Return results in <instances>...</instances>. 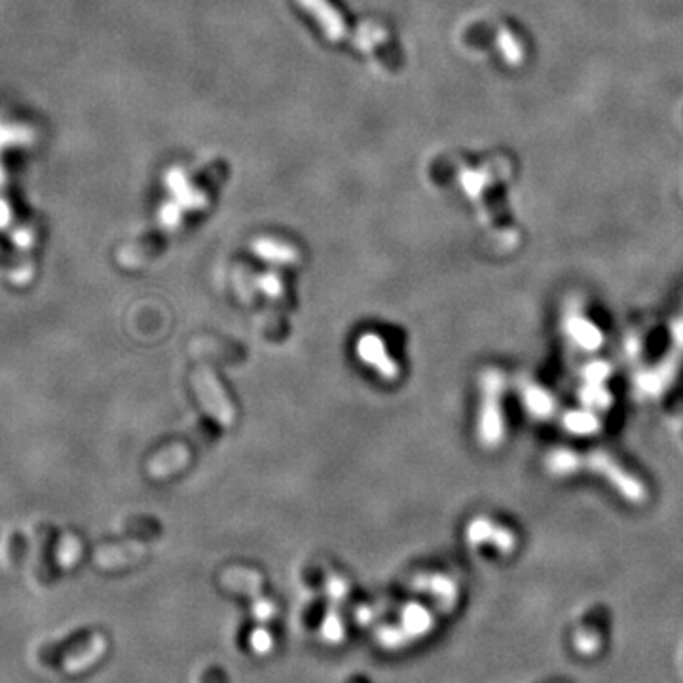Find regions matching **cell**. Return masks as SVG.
Returning <instances> with one entry per match:
<instances>
[{
	"mask_svg": "<svg viewBox=\"0 0 683 683\" xmlns=\"http://www.w3.org/2000/svg\"><path fill=\"white\" fill-rule=\"evenodd\" d=\"M357 353H359L361 359L367 361L369 367L376 369L384 378H388V380L397 378V374H399L397 363H393L391 357L388 355L384 342L376 338L374 334H365L363 338L359 340Z\"/></svg>",
	"mask_w": 683,
	"mask_h": 683,
	"instance_id": "3",
	"label": "cell"
},
{
	"mask_svg": "<svg viewBox=\"0 0 683 683\" xmlns=\"http://www.w3.org/2000/svg\"><path fill=\"white\" fill-rule=\"evenodd\" d=\"M547 467L558 476H568L575 473H591L608 480L611 488L629 499L630 504H641L648 497L646 485L630 469L620 464L613 454L606 450H568L560 448L549 454Z\"/></svg>",
	"mask_w": 683,
	"mask_h": 683,
	"instance_id": "1",
	"label": "cell"
},
{
	"mask_svg": "<svg viewBox=\"0 0 683 683\" xmlns=\"http://www.w3.org/2000/svg\"><path fill=\"white\" fill-rule=\"evenodd\" d=\"M504 378H499L495 372H488L482 380V405H480V418H478V437L485 447H497L504 438V407L499 403L501 388H504Z\"/></svg>",
	"mask_w": 683,
	"mask_h": 683,
	"instance_id": "2",
	"label": "cell"
}]
</instances>
